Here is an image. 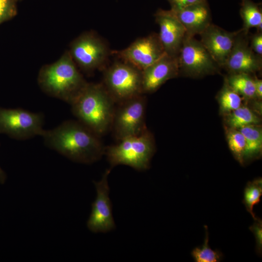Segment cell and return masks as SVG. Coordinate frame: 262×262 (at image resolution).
Here are the masks:
<instances>
[{"label":"cell","mask_w":262,"mask_h":262,"mask_svg":"<svg viewBox=\"0 0 262 262\" xmlns=\"http://www.w3.org/2000/svg\"><path fill=\"white\" fill-rule=\"evenodd\" d=\"M41 136L46 146L76 162L91 164L105 153L100 136L78 120H66L44 130Z\"/></svg>","instance_id":"6da1fadb"},{"label":"cell","mask_w":262,"mask_h":262,"mask_svg":"<svg viewBox=\"0 0 262 262\" xmlns=\"http://www.w3.org/2000/svg\"><path fill=\"white\" fill-rule=\"evenodd\" d=\"M37 82L45 93L70 105L88 83L68 51L56 62L41 68Z\"/></svg>","instance_id":"7a4b0ae2"},{"label":"cell","mask_w":262,"mask_h":262,"mask_svg":"<svg viewBox=\"0 0 262 262\" xmlns=\"http://www.w3.org/2000/svg\"><path fill=\"white\" fill-rule=\"evenodd\" d=\"M115 103L103 83L88 82L71 105L78 121L100 136L111 128Z\"/></svg>","instance_id":"3957f363"},{"label":"cell","mask_w":262,"mask_h":262,"mask_svg":"<svg viewBox=\"0 0 262 262\" xmlns=\"http://www.w3.org/2000/svg\"><path fill=\"white\" fill-rule=\"evenodd\" d=\"M154 152L153 136L147 129L139 134L124 138L117 144L108 147L104 154L112 167L124 164L144 171L149 167Z\"/></svg>","instance_id":"277c9868"},{"label":"cell","mask_w":262,"mask_h":262,"mask_svg":"<svg viewBox=\"0 0 262 262\" xmlns=\"http://www.w3.org/2000/svg\"><path fill=\"white\" fill-rule=\"evenodd\" d=\"M142 80V71L121 60L106 69L102 83L115 103H118L143 94Z\"/></svg>","instance_id":"5b68a950"},{"label":"cell","mask_w":262,"mask_h":262,"mask_svg":"<svg viewBox=\"0 0 262 262\" xmlns=\"http://www.w3.org/2000/svg\"><path fill=\"white\" fill-rule=\"evenodd\" d=\"M68 51L77 66L88 74L103 68L110 54L106 42L91 31L76 38L71 43Z\"/></svg>","instance_id":"8992f818"},{"label":"cell","mask_w":262,"mask_h":262,"mask_svg":"<svg viewBox=\"0 0 262 262\" xmlns=\"http://www.w3.org/2000/svg\"><path fill=\"white\" fill-rule=\"evenodd\" d=\"M117 104L111 128L117 140L139 134L147 129L145 123L146 100L143 94Z\"/></svg>","instance_id":"52a82bcc"},{"label":"cell","mask_w":262,"mask_h":262,"mask_svg":"<svg viewBox=\"0 0 262 262\" xmlns=\"http://www.w3.org/2000/svg\"><path fill=\"white\" fill-rule=\"evenodd\" d=\"M179 75L202 77L219 72L220 68L200 41L186 36L177 56Z\"/></svg>","instance_id":"ba28073f"},{"label":"cell","mask_w":262,"mask_h":262,"mask_svg":"<svg viewBox=\"0 0 262 262\" xmlns=\"http://www.w3.org/2000/svg\"><path fill=\"white\" fill-rule=\"evenodd\" d=\"M44 116L22 108H0V133L17 140L41 136L44 130Z\"/></svg>","instance_id":"9c48e42d"},{"label":"cell","mask_w":262,"mask_h":262,"mask_svg":"<svg viewBox=\"0 0 262 262\" xmlns=\"http://www.w3.org/2000/svg\"><path fill=\"white\" fill-rule=\"evenodd\" d=\"M113 53L142 71L165 54L156 33L138 38L127 48Z\"/></svg>","instance_id":"30bf717a"},{"label":"cell","mask_w":262,"mask_h":262,"mask_svg":"<svg viewBox=\"0 0 262 262\" xmlns=\"http://www.w3.org/2000/svg\"><path fill=\"white\" fill-rule=\"evenodd\" d=\"M110 171L111 169H107L100 181H94L97 196L92 204L91 213L87 223L88 228L93 232H107L115 228L108 182Z\"/></svg>","instance_id":"8fae6325"},{"label":"cell","mask_w":262,"mask_h":262,"mask_svg":"<svg viewBox=\"0 0 262 262\" xmlns=\"http://www.w3.org/2000/svg\"><path fill=\"white\" fill-rule=\"evenodd\" d=\"M262 56L255 53L249 45L248 33L238 30L232 49L223 67L229 73L251 75L260 71Z\"/></svg>","instance_id":"7c38bea8"},{"label":"cell","mask_w":262,"mask_h":262,"mask_svg":"<svg viewBox=\"0 0 262 262\" xmlns=\"http://www.w3.org/2000/svg\"><path fill=\"white\" fill-rule=\"evenodd\" d=\"M155 18L159 26L158 34L165 53L171 56L177 57L186 36L184 27L171 9H158Z\"/></svg>","instance_id":"4fadbf2b"},{"label":"cell","mask_w":262,"mask_h":262,"mask_svg":"<svg viewBox=\"0 0 262 262\" xmlns=\"http://www.w3.org/2000/svg\"><path fill=\"white\" fill-rule=\"evenodd\" d=\"M238 33L227 31L211 23L199 34L200 42L220 68L226 63Z\"/></svg>","instance_id":"5bb4252c"},{"label":"cell","mask_w":262,"mask_h":262,"mask_svg":"<svg viewBox=\"0 0 262 262\" xmlns=\"http://www.w3.org/2000/svg\"><path fill=\"white\" fill-rule=\"evenodd\" d=\"M142 72V93L154 92L167 81L179 75L177 57L165 53Z\"/></svg>","instance_id":"9a60e30c"},{"label":"cell","mask_w":262,"mask_h":262,"mask_svg":"<svg viewBox=\"0 0 262 262\" xmlns=\"http://www.w3.org/2000/svg\"><path fill=\"white\" fill-rule=\"evenodd\" d=\"M172 11L184 27L188 36L200 34L212 23L211 13L207 1Z\"/></svg>","instance_id":"2e32d148"},{"label":"cell","mask_w":262,"mask_h":262,"mask_svg":"<svg viewBox=\"0 0 262 262\" xmlns=\"http://www.w3.org/2000/svg\"><path fill=\"white\" fill-rule=\"evenodd\" d=\"M243 135L246 147L243 163L259 157L262 148V130L259 125H249L238 130Z\"/></svg>","instance_id":"e0dca14e"},{"label":"cell","mask_w":262,"mask_h":262,"mask_svg":"<svg viewBox=\"0 0 262 262\" xmlns=\"http://www.w3.org/2000/svg\"><path fill=\"white\" fill-rule=\"evenodd\" d=\"M240 14L243 21L242 29L249 33L251 28L262 32V12L260 4L251 0H241Z\"/></svg>","instance_id":"ac0fdd59"},{"label":"cell","mask_w":262,"mask_h":262,"mask_svg":"<svg viewBox=\"0 0 262 262\" xmlns=\"http://www.w3.org/2000/svg\"><path fill=\"white\" fill-rule=\"evenodd\" d=\"M226 123L230 129L239 130L249 125H259L261 119L251 109L241 106L226 114Z\"/></svg>","instance_id":"d6986e66"},{"label":"cell","mask_w":262,"mask_h":262,"mask_svg":"<svg viewBox=\"0 0 262 262\" xmlns=\"http://www.w3.org/2000/svg\"><path fill=\"white\" fill-rule=\"evenodd\" d=\"M228 84L246 99L256 98L254 78L246 73H231L225 78Z\"/></svg>","instance_id":"ffe728a7"},{"label":"cell","mask_w":262,"mask_h":262,"mask_svg":"<svg viewBox=\"0 0 262 262\" xmlns=\"http://www.w3.org/2000/svg\"><path fill=\"white\" fill-rule=\"evenodd\" d=\"M262 195V179L259 178L248 182L244 189V203L246 211L251 215L253 219L257 217L253 212L255 205L261 201Z\"/></svg>","instance_id":"44dd1931"},{"label":"cell","mask_w":262,"mask_h":262,"mask_svg":"<svg viewBox=\"0 0 262 262\" xmlns=\"http://www.w3.org/2000/svg\"><path fill=\"white\" fill-rule=\"evenodd\" d=\"M217 99L222 113L227 114L242 105V100L240 95L230 87L225 80L218 94Z\"/></svg>","instance_id":"7402d4cb"},{"label":"cell","mask_w":262,"mask_h":262,"mask_svg":"<svg viewBox=\"0 0 262 262\" xmlns=\"http://www.w3.org/2000/svg\"><path fill=\"white\" fill-rule=\"evenodd\" d=\"M205 236L204 243L201 246L194 248L191 255L196 262H218L222 260L223 255L218 250H213L209 245V232L208 227L204 226Z\"/></svg>","instance_id":"603a6c76"},{"label":"cell","mask_w":262,"mask_h":262,"mask_svg":"<svg viewBox=\"0 0 262 262\" xmlns=\"http://www.w3.org/2000/svg\"><path fill=\"white\" fill-rule=\"evenodd\" d=\"M227 140L229 147L235 159L241 164H244L246 141L242 133L238 130L229 128L227 133Z\"/></svg>","instance_id":"cb8c5ba5"},{"label":"cell","mask_w":262,"mask_h":262,"mask_svg":"<svg viewBox=\"0 0 262 262\" xmlns=\"http://www.w3.org/2000/svg\"><path fill=\"white\" fill-rule=\"evenodd\" d=\"M17 0H0V25L13 18L17 13Z\"/></svg>","instance_id":"d4e9b609"},{"label":"cell","mask_w":262,"mask_h":262,"mask_svg":"<svg viewBox=\"0 0 262 262\" xmlns=\"http://www.w3.org/2000/svg\"><path fill=\"white\" fill-rule=\"evenodd\" d=\"M249 230L253 233L256 242V252L259 256L262 253V220L259 217L254 219L253 224L249 227Z\"/></svg>","instance_id":"484cf974"},{"label":"cell","mask_w":262,"mask_h":262,"mask_svg":"<svg viewBox=\"0 0 262 262\" xmlns=\"http://www.w3.org/2000/svg\"><path fill=\"white\" fill-rule=\"evenodd\" d=\"M249 45L255 53L262 56V32L257 31L249 36Z\"/></svg>","instance_id":"4316f807"},{"label":"cell","mask_w":262,"mask_h":262,"mask_svg":"<svg viewBox=\"0 0 262 262\" xmlns=\"http://www.w3.org/2000/svg\"><path fill=\"white\" fill-rule=\"evenodd\" d=\"M171 5V9L177 11L197 3L207 1V0H167Z\"/></svg>","instance_id":"83f0119b"},{"label":"cell","mask_w":262,"mask_h":262,"mask_svg":"<svg viewBox=\"0 0 262 262\" xmlns=\"http://www.w3.org/2000/svg\"><path fill=\"white\" fill-rule=\"evenodd\" d=\"M254 82L256 98L261 100L262 98V80L255 77Z\"/></svg>","instance_id":"f1b7e54d"},{"label":"cell","mask_w":262,"mask_h":262,"mask_svg":"<svg viewBox=\"0 0 262 262\" xmlns=\"http://www.w3.org/2000/svg\"><path fill=\"white\" fill-rule=\"evenodd\" d=\"M6 179V175L0 166V183H3Z\"/></svg>","instance_id":"f546056e"}]
</instances>
